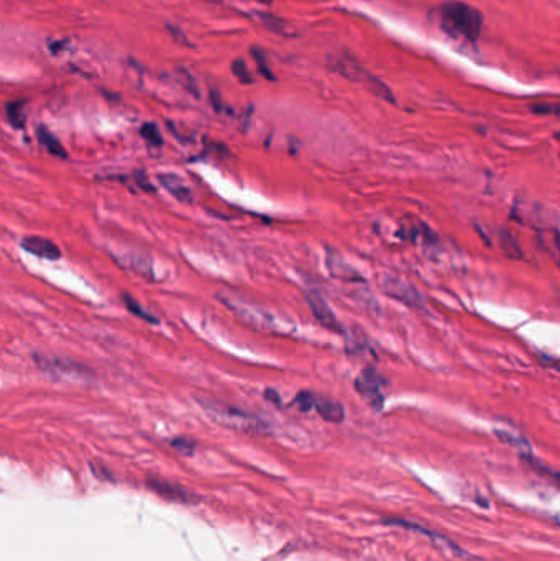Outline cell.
<instances>
[{
    "mask_svg": "<svg viewBox=\"0 0 560 561\" xmlns=\"http://www.w3.org/2000/svg\"><path fill=\"white\" fill-rule=\"evenodd\" d=\"M440 28L454 38L477 41L483 28V15L478 9L460 0H450L439 7Z\"/></svg>",
    "mask_w": 560,
    "mask_h": 561,
    "instance_id": "obj_1",
    "label": "cell"
},
{
    "mask_svg": "<svg viewBox=\"0 0 560 561\" xmlns=\"http://www.w3.org/2000/svg\"><path fill=\"white\" fill-rule=\"evenodd\" d=\"M197 402L201 404L204 412H206L214 422L224 425V427L247 431V434H252V431L253 434H263V431L268 430V424L265 420L247 411H242L239 407L214 401V399L202 397H199Z\"/></svg>",
    "mask_w": 560,
    "mask_h": 561,
    "instance_id": "obj_2",
    "label": "cell"
},
{
    "mask_svg": "<svg viewBox=\"0 0 560 561\" xmlns=\"http://www.w3.org/2000/svg\"><path fill=\"white\" fill-rule=\"evenodd\" d=\"M35 363L45 374H50L56 379L64 381H93L94 373L88 366L79 365L73 360L66 358H48V356H35Z\"/></svg>",
    "mask_w": 560,
    "mask_h": 561,
    "instance_id": "obj_3",
    "label": "cell"
},
{
    "mask_svg": "<svg viewBox=\"0 0 560 561\" xmlns=\"http://www.w3.org/2000/svg\"><path fill=\"white\" fill-rule=\"evenodd\" d=\"M380 289L388 295L401 304H405L411 309H421L424 307V299L419 294V290L409 284L408 280L395 276V274H381L378 279Z\"/></svg>",
    "mask_w": 560,
    "mask_h": 561,
    "instance_id": "obj_4",
    "label": "cell"
},
{
    "mask_svg": "<svg viewBox=\"0 0 560 561\" xmlns=\"http://www.w3.org/2000/svg\"><path fill=\"white\" fill-rule=\"evenodd\" d=\"M383 381L378 373H375L371 368L362 371L357 379H355V389L367 401L368 406L375 411H381L385 406V397L381 394V382Z\"/></svg>",
    "mask_w": 560,
    "mask_h": 561,
    "instance_id": "obj_5",
    "label": "cell"
},
{
    "mask_svg": "<svg viewBox=\"0 0 560 561\" xmlns=\"http://www.w3.org/2000/svg\"><path fill=\"white\" fill-rule=\"evenodd\" d=\"M230 305V309L235 310V314L244 318V322L249 323L250 327L256 328V330L263 332H276L278 325L276 320L270 315L261 312L260 309H252V305L244 304V302L237 300H225Z\"/></svg>",
    "mask_w": 560,
    "mask_h": 561,
    "instance_id": "obj_6",
    "label": "cell"
},
{
    "mask_svg": "<svg viewBox=\"0 0 560 561\" xmlns=\"http://www.w3.org/2000/svg\"><path fill=\"white\" fill-rule=\"evenodd\" d=\"M148 488L155 491L156 494H160L161 498L173 500V503L180 504H196L199 503V496L191 493L190 489H185L180 484L165 481V479L160 478H150L148 479Z\"/></svg>",
    "mask_w": 560,
    "mask_h": 561,
    "instance_id": "obj_7",
    "label": "cell"
},
{
    "mask_svg": "<svg viewBox=\"0 0 560 561\" xmlns=\"http://www.w3.org/2000/svg\"><path fill=\"white\" fill-rule=\"evenodd\" d=\"M306 300H308L312 314H314V317L319 320L322 327H326L327 330L337 333L343 332L336 314H333L332 309L327 304V300L322 298L319 293H316V290H308V293H306Z\"/></svg>",
    "mask_w": 560,
    "mask_h": 561,
    "instance_id": "obj_8",
    "label": "cell"
},
{
    "mask_svg": "<svg viewBox=\"0 0 560 561\" xmlns=\"http://www.w3.org/2000/svg\"><path fill=\"white\" fill-rule=\"evenodd\" d=\"M327 269L336 279H341L343 283H360L363 280L362 274L357 269L350 266L348 263L343 261V258L337 251L327 248Z\"/></svg>",
    "mask_w": 560,
    "mask_h": 561,
    "instance_id": "obj_9",
    "label": "cell"
},
{
    "mask_svg": "<svg viewBox=\"0 0 560 561\" xmlns=\"http://www.w3.org/2000/svg\"><path fill=\"white\" fill-rule=\"evenodd\" d=\"M21 248L31 253V255L43 258V260L55 261L61 258V250H59L58 245L48 238H41V236H26V238L21 240Z\"/></svg>",
    "mask_w": 560,
    "mask_h": 561,
    "instance_id": "obj_10",
    "label": "cell"
},
{
    "mask_svg": "<svg viewBox=\"0 0 560 561\" xmlns=\"http://www.w3.org/2000/svg\"><path fill=\"white\" fill-rule=\"evenodd\" d=\"M333 71H337L338 74H342L343 78L347 79H352V80H362L365 79V69L360 66V63L357 59L348 56V55H342V56H336L333 59H331V64H328Z\"/></svg>",
    "mask_w": 560,
    "mask_h": 561,
    "instance_id": "obj_11",
    "label": "cell"
},
{
    "mask_svg": "<svg viewBox=\"0 0 560 561\" xmlns=\"http://www.w3.org/2000/svg\"><path fill=\"white\" fill-rule=\"evenodd\" d=\"M314 409L326 422L341 424L346 419V411L341 402L331 401L327 397H314Z\"/></svg>",
    "mask_w": 560,
    "mask_h": 561,
    "instance_id": "obj_12",
    "label": "cell"
},
{
    "mask_svg": "<svg viewBox=\"0 0 560 561\" xmlns=\"http://www.w3.org/2000/svg\"><path fill=\"white\" fill-rule=\"evenodd\" d=\"M118 263H122L125 268L135 271L137 274H140V276L153 279L152 261H150V258L140 255V253H135V251L123 253L122 256H118Z\"/></svg>",
    "mask_w": 560,
    "mask_h": 561,
    "instance_id": "obj_13",
    "label": "cell"
},
{
    "mask_svg": "<svg viewBox=\"0 0 560 561\" xmlns=\"http://www.w3.org/2000/svg\"><path fill=\"white\" fill-rule=\"evenodd\" d=\"M158 179L161 182V186H163L170 194H173V196L180 202L190 204L192 201L191 189L186 186V182L182 181L180 176H176V174H160Z\"/></svg>",
    "mask_w": 560,
    "mask_h": 561,
    "instance_id": "obj_14",
    "label": "cell"
},
{
    "mask_svg": "<svg viewBox=\"0 0 560 561\" xmlns=\"http://www.w3.org/2000/svg\"><path fill=\"white\" fill-rule=\"evenodd\" d=\"M383 522H385L386 525H398V527H403V528H409V530H414V532L425 533V535H429L430 538H432V540H439L440 543L449 545V547L454 550V552H460V548L457 547V545L452 543L449 538H445L444 535H439V533H435L432 530H427V528H424V527H419L418 524H414V522H408L405 519H385Z\"/></svg>",
    "mask_w": 560,
    "mask_h": 561,
    "instance_id": "obj_15",
    "label": "cell"
},
{
    "mask_svg": "<svg viewBox=\"0 0 560 561\" xmlns=\"http://www.w3.org/2000/svg\"><path fill=\"white\" fill-rule=\"evenodd\" d=\"M38 138H40V143L46 148L48 153L56 156V158H68V153H66V150L63 148L61 142H59V140L50 130H48L46 127L38 128Z\"/></svg>",
    "mask_w": 560,
    "mask_h": 561,
    "instance_id": "obj_16",
    "label": "cell"
},
{
    "mask_svg": "<svg viewBox=\"0 0 560 561\" xmlns=\"http://www.w3.org/2000/svg\"><path fill=\"white\" fill-rule=\"evenodd\" d=\"M499 246H502L506 258H511V260H521L522 258V250L518 240H516L509 231H499Z\"/></svg>",
    "mask_w": 560,
    "mask_h": 561,
    "instance_id": "obj_17",
    "label": "cell"
},
{
    "mask_svg": "<svg viewBox=\"0 0 560 561\" xmlns=\"http://www.w3.org/2000/svg\"><path fill=\"white\" fill-rule=\"evenodd\" d=\"M365 84H367V88L373 93L376 97H380V99H383L386 102H391V104H395V95H393L391 89L388 88V85L383 83V80L375 78V75H370L367 74L365 75Z\"/></svg>",
    "mask_w": 560,
    "mask_h": 561,
    "instance_id": "obj_18",
    "label": "cell"
},
{
    "mask_svg": "<svg viewBox=\"0 0 560 561\" xmlns=\"http://www.w3.org/2000/svg\"><path fill=\"white\" fill-rule=\"evenodd\" d=\"M5 113H7L9 122L14 127L24 128L25 125V115H24V102H9L5 105Z\"/></svg>",
    "mask_w": 560,
    "mask_h": 561,
    "instance_id": "obj_19",
    "label": "cell"
},
{
    "mask_svg": "<svg viewBox=\"0 0 560 561\" xmlns=\"http://www.w3.org/2000/svg\"><path fill=\"white\" fill-rule=\"evenodd\" d=\"M494 435L498 436L499 440L503 441V444H508L511 446H514V449H519L521 450V456L522 455H529V444L524 439H519V436H514L513 434H509V431H503V430H494Z\"/></svg>",
    "mask_w": 560,
    "mask_h": 561,
    "instance_id": "obj_20",
    "label": "cell"
},
{
    "mask_svg": "<svg viewBox=\"0 0 560 561\" xmlns=\"http://www.w3.org/2000/svg\"><path fill=\"white\" fill-rule=\"evenodd\" d=\"M252 56L255 59L256 66H258V73H260L263 78L268 79V80H276V75L268 66V58L265 53H263L260 48H252Z\"/></svg>",
    "mask_w": 560,
    "mask_h": 561,
    "instance_id": "obj_21",
    "label": "cell"
},
{
    "mask_svg": "<svg viewBox=\"0 0 560 561\" xmlns=\"http://www.w3.org/2000/svg\"><path fill=\"white\" fill-rule=\"evenodd\" d=\"M123 302H125V305H127V309L132 312L133 315H137V317H140V318H143V320H147L148 323H158V320H156V317H153L152 314H150L148 310H145L142 305L138 304V302L132 298V295H128V294H123Z\"/></svg>",
    "mask_w": 560,
    "mask_h": 561,
    "instance_id": "obj_22",
    "label": "cell"
},
{
    "mask_svg": "<svg viewBox=\"0 0 560 561\" xmlns=\"http://www.w3.org/2000/svg\"><path fill=\"white\" fill-rule=\"evenodd\" d=\"M140 133H142V137L145 140H147V143L150 145V147L160 148L161 145H163V137H161L160 128L156 127L155 123H145V125L142 127V130H140Z\"/></svg>",
    "mask_w": 560,
    "mask_h": 561,
    "instance_id": "obj_23",
    "label": "cell"
},
{
    "mask_svg": "<svg viewBox=\"0 0 560 561\" xmlns=\"http://www.w3.org/2000/svg\"><path fill=\"white\" fill-rule=\"evenodd\" d=\"M261 20V23L266 26V28H270L274 33H279V35H288V25L286 21H283L281 19L274 17V15H268V14H260L258 15Z\"/></svg>",
    "mask_w": 560,
    "mask_h": 561,
    "instance_id": "obj_24",
    "label": "cell"
},
{
    "mask_svg": "<svg viewBox=\"0 0 560 561\" xmlns=\"http://www.w3.org/2000/svg\"><path fill=\"white\" fill-rule=\"evenodd\" d=\"M232 73L235 74V78L239 79L242 84H252L253 83L252 73L249 71V68H247L245 61H242V59H235V61L232 63Z\"/></svg>",
    "mask_w": 560,
    "mask_h": 561,
    "instance_id": "obj_25",
    "label": "cell"
},
{
    "mask_svg": "<svg viewBox=\"0 0 560 561\" xmlns=\"http://www.w3.org/2000/svg\"><path fill=\"white\" fill-rule=\"evenodd\" d=\"M176 73H177V75H180V83L185 85L186 88V90H190L191 94H194L196 97H199V93H197V85H196V80L192 79V75H191V73L187 71V69H182V68H177L176 69Z\"/></svg>",
    "mask_w": 560,
    "mask_h": 561,
    "instance_id": "obj_26",
    "label": "cell"
},
{
    "mask_svg": "<svg viewBox=\"0 0 560 561\" xmlns=\"http://www.w3.org/2000/svg\"><path fill=\"white\" fill-rule=\"evenodd\" d=\"M314 394H311V392H308V391H303V392H299L298 396H296V399H294V404L296 406H298L301 411L303 412H309L312 407H314Z\"/></svg>",
    "mask_w": 560,
    "mask_h": 561,
    "instance_id": "obj_27",
    "label": "cell"
},
{
    "mask_svg": "<svg viewBox=\"0 0 560 561\" xmlns=\"http://www.w3.org/2000/svg\"><path fill=\"white\" fill-rule=\"evenodd\" d=\"M166 30L170 31V35L173 36V40H175L176 43H180V45H182V46H192V45H191V41L187 40V35H186L185 31H182L177 25L166 23Z\"/></svg>",
    "mask_w": 560,
    "mask_h": 561,
    "instance_id": "obj_28",
    "label": "cell"
},
{
    "mask_svg": "<svg viewBox=\"0 0 560 561\" xmlns=\"http://www.w3.org/2000/svg\"><path fill=\"white\" fill-rule=\"evenodd\" d=\"M171 445H173L176 450L185 453V455H192L194 449H196V444H194V441H190L187 439H176V440L171 441Z\"/></svg>",
    "mask_w": 560,
    "mask_h": 561,
    "instance_id": "obj_29",
    "label": "cell"
},
{
    "mask_svg": "<svg viewBox=\"0 0 560 561\" xmlns=\"http://www.w3.org/2000/svg\"><path fill=\"white\" fill-rule=\"evenodd\" d=\"M531 109L534 113H541V115H549V113H552V115H557V113H559L557 104H534V105L531 107Z\"/></svg>",
    "mask_w": 560,
    "mask_h": 561,
    "instance_id": "obj_30",
    "label": "cell"
},
{
    "mask_svg": "<svg viewBox=\"0 0 560 561\" xmlns=\"http://www.w3.org/2000/svg\"><path fill=\"white\" fill-rule=\"evenodd\" d=\"M265 397H266V401L274 402V404H279V402H281V401H279L278 392H276V391H273V389H266V391H265Z\"/></svg>",
    "mask_w": 560,
    "mask_h": 561,
    "instance_id": "obj_31",
    "label": "cell"
},
{
    "mask_svg": "<svg viewBox=\"0 0 560 561\" xmlns=\"http://www.w3.org/2000/svg\"><path fill=\"white\" fill-rule=\"evenodd\" d=\"M211 100H212V104H214V109L217 110V112H220V109H222V105H220V97L217 95V93H215V90H211Z\"/></svg>",
    "mask_w": 560,
    "mask_h": 561,
    "instance_id": "obj_32",
    "label": "cell"
}]
</instances>
